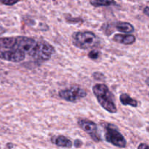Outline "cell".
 I'll list each match as a JSON object with an SVG mask.
<instances>
[{
  "label": "cell",
  "mask_w": 149,
  "mask_h": 149,
  "mask_svg": "<svg viewBox=\"0 0 149 149\" xmlns=\"http://www.w3.org/2000/svg\"><path fill=\"white\" fill-rule=\"evenodd\" d=\"M93 91L99 104L106 111L111 113H115L117 112L113 95L106 84L102 83L95 84L93 86Z\"/></svg>",
  "instance_id": "6da1fadb"
},
{
  "label": "cell",
  "mask_w": 149,
  "mask_h": 149,
  "mask_svg": "<svg viewBox=\"0 0 149 149\" xmlns=\"http://www.w3.org/2000/svg\"><path fill=\"white\" fill-rule=\"evenodd\" d=\"M72 42L74 46L81 49L97 47L100 45L98 37L91 31H78L72 34Z\"/></svg>",
  "instance_id": "7a4b0ae2"
},
{
  "label": "cell",
  "mask_w": 149,
  "mask_h": 149,
  "mask_svg": "<svg viewBox=\"0 0 149 149\" xmlns=\"http://www.w3.org/2000/svg\"><path fill=\"white\" fill-rule=\"evenodd\" d=\"M105 138L108 143L119 148H125L127 141L125 137L119 131L118 128L113 124H106Z\"/></svg>",
  "instance_id": "3957f363"
},
{
  "label": "cell",
  "mask_w": 149,
  "mask_h": 149,
  "mask_svg": "<svg viewBox=\"0 0 149 149\" xmlns=\"http://www.w3.org/2000/svg\"><path fill=\"white\" fill-rule=\"evenodd\" d=\"M38 48V42L27 36H16V43L13 49H19L34 58Z\"/></svg>",
  "instance_id": "277c9868"
},
{
  "label": "cell",
  "mask_w": 149,
  "mask_h": 149,
  "mask_svg": "<svg viewBox=\"0 0 149 149\" xmlns=\"http://www.w3.org/2000/svg\"><path fill=\"white\" fill-rule=\"evenodd\" d=\"M59 97L68 102L75 103L87 96V93L84 89L78 87H71L70 89L62 90L59 92Z\"/></svg>",
  "instance_id": "5b68a950"
},
{
  "label": "cell",
  "mask_w": 149,
  "mask_h": 149,
  "mask_svg": "<svg viewBox=\"0 0 149 149\" xmlns=\"http://www.w3.org/2000/svg\"><path fill=\"white\" fill-rule=\"evenodd\" d=\"M55 52V48L50 44L46 41H40L38 42L37 50L33 58L40 61H46L50 59Z\"/></svg>",
  "instance_id": "8992f818"
},
{
  "label": "cell",
  "mask_w": 149,
  "mask_h": 149,
  "mask_svg": "<svg viewBox=\"0 0 149 149\" xmlns=\"http://www.w3.org/2000/svg\"><path fill=\"white\" fill-rule=\"evenodd\" d=\"M78 125L81 130L87 132L90 138L95 141V142H100L101 141V138L97 132V126L95 122L88 119H79L78 120Z\"/></svg>",
  "instance_id": "52a82bcc"
},
{
  "label": "cell",
  "mask_w": 149,
  "mask_h": 149,
  "mask_svg": "<svg viewBox=\"0 0 149 149\" xmlns=\"http://www.w3.org/2000/svg\"><path fill=\"white\" fill-rule=\"evenodd\" d=\"M25 58H26V54L19 49L0 50V59L4 61L19 63L23 61Z\"/></svg>",
  "instance_id": "ba28073f"
},
{
  "label": "cell",
  "mask_w": 149,
  "mask_h": 149,
  "mask_svg": "<svg viewBox=\"0 0 149 149\" xmlns=\"http://www.w3.org/2000/svg\"><path fill=\"white\" fill-rule=\"evenodd\" d=\"M113 40L122 45H132L136 41V37L132 34H116L113 36Z\"/></svg>",
  "instance_id": "9c48e42d"
},
{
  "label": "cell",
  "mask_w": 149,
  "mask_h": 149,
  "mask_svg": "<svg viewBox=\"0 0 149 149\" xmlns=\"http://www.w3.org/2000/svg\"><path fill=\"white\" fill-rule=\"evenodd\" d=\"M16 43V36L0 38V48L13 49Z\"/></svg>",
  "instance_id": "30bf717a"
},
{
  "label": "cell",
  "mask_w": 149,
  "mask_h": 149,
  "mask_svg": "<svg viewBox=\"0 0 149 149\" xmlns=\"http://www.w3.org/2000/svg\"><path fill=\"white\" fill-rule=\"evenodd\" d=\"M54 143L58 146L62 147V148H69L72 147V142L71 140L63 135H59L57 137L54 141Z\"/></svg>",
  "instance_id": "8fae6325"
},
{
  "label": "cell",
  "mask_w": 149,
  "mask_h": 149,
  "mask_svg": "<svg viewBox=\"0 0 149 149\" xmlns=\"http://www.w3.org/2000/svg\"><path fill=\"white\" fill-rule=\"evenodd\" d=\"M119 100H120V102L124 106H130L135 108L138 105V101L132 98L129 95L126 94V93H122V95H120Z\"/></svg>",
  "instance_id": "7c38bea8"
},
{
  "label": "cell",
  "mask_w": 149,
  "mask_h": 149,
  "mask_svg": "<svg viewBox=\"0 0 149 149\" xmlns=\"http://www.w3.org/2000/svg\"><path fill=\"white\" fill-rule=\"evenodd\" d=\"M116 28L119 31L123 33H132L135 31V28L131 23L127 22H118L116 23Z\"/></svg>",
  "instance_id": "4fadbf2b"
},
{
  "label": "cell",
  "mask_w": 149,
  "mask_h": 149,
  "mask_svg": "<svg viewBox=\"0 0 149 149\" xmlns=\"http://www.w3.org/2000/svg\"><path fill=\"white\" fill-rule=\"evenodd\" d=\"M90 4L95 7H108V6L113 5V4H116V2L114 1H108V0H93V1H90Z\"/></svg>",
  "instance_id": "5bb4252c"
},
{
  "label": "cell",
  "mask_w": 149,
  "mask_h": 149,
  "mask_svg": "<svg viewBox=\"0 0 149 149\" xmlns=\"http://www.w3.org/2000/svg\"><path fill=\"white\" fill-rule=\"evenodd\" d=\"M100 55L101 54H100V51H98L97 49H93L88 53V57L91 60L96 61V60H98L100 58Z\"/></svg>",
  "instance_id": "9a60e30c"
},
{
  "label": "cell",
  "mask_w": 149,
  "mask_h": 149,
  "mask_svg": "<svg viewBox=\"0 0 149 149\" xmlns=\"http://www.w3.org/2000/svg\"><path fill=\"white\" fill-rule=\"evenodd\" d=\"M93 78L95 80H98V81H104V79H106L104 74H103L100 72H95L93 74Z\"/></svg>",
  "instance_id": "2e32d148"
},
{
  "label": "cell",
  "mask_w": 149,
  "mask_h": 149,
  "mask_svg": "<svg viewBox=\"0 0 149 149\" xmlns=\"http://www.w3.org/2000/svg\"><path fill=\"white\" fill-rule=\"evenodd\" d=\"M18 1H0V3L3 4H6V5H13V4H15L17 3H18Z\"/></svg>",
  "instance_id": "e0dca14e"
},
{
  "label": "cell",
  "mask_w": 149,
  "mask_h": 149,
  "mask_svg": "<svg viewBox=\"0 0 149 149\" xmlns=\"http://www.w3.org/2000/svg\"><path fill=\"white\" fill-rule=\"evenodd\" d=\"M138 149H149V146L146 143H141L138 146Z\"/></svg>",
  "instance_id": "ac0fdd59"
},
{
  "label": "cell",
  "mask_w": 149,
  "mask_h": 149,
  "mask_svg": "<svg viewBox=\"0 0 149 149\" xmlns=\"http://www.w3.org/2000/svg\"><path fill=\"white\" fill-rule=\"evenodd\" d=\"M81 145H82V142H81L80 140L77 139V140H76L75 142H74V146H75L77 148H79V147L81 146Z\"/></svg>",
  "instance_id": "d6986e66"
},
{
  "label": "cell",
  "mask_w": 149,
  "mask_h": 149,
  "mask_svg": "<svg viewBox=\"0 0 149 149\" xmlns=\"http://www.w3.org/2000/svg\"><path fill=\"white\" fill-rule=\"evenodd\" d=\"M143 13L146 15L148 16L149 17V7H148V6L145 7V8L143 9Z\"/></svg>",
  "instance_id": "ffe728a7"
},
{
  "label": "cell",
  "mask_w": 149,
  "mask_h": 149,
  "mask_svg": "<svg viewBox=\"0 0 149 149\" xmlns=\"http://www.w3.org/2000/svg\"><path fill=\"white\" fill-rule=\"evenodd\" d=\"M146 82L147 85L149 86V77H148V78H147V79H146Z\"/></svg>",
  "instance_id": "44dd1931"
}]
</instances>
